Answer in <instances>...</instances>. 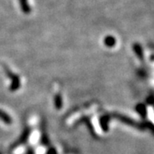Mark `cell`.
Segmentation results:
<instances>
[{
	"instance_id": "obj_1",
	"label": "cell",
	"mask_w": 154,
	"mask_h": 154,
	"mask_svg": "<svg viewBox=\"0 0 154 154\" xmlns=\"http://www.w3.org/2000/svg\"><path fill=\"white\" fill-rule=\"evenodd\" d=\"M31 133H32V129L30 128H25V129L23 130V132L21 134V136L20 138L17 140L14 143L11 145V146H10V150H14V149L17 148L18 146H22V144L26 143L27 142V140H28V138L30 136V134H31Z\"/></svg>"
},
{
	"instance_id": "obj_2",
	"label": "cell",
	"mask_w": 154,
	"mask_h": 154,
	"mask_svg": "<svg viewBox=\"0 0 154 154\" xmlns=\"http://www.w3.org/2000/svg\"><path fill=\"white\" fill-rule=\"evenodd\" d=\"M7 74H8V76L10 77L12 81L11 86H10V91L11 92H15V91H17L20 86H21V82H20V78L18 77V75H13L11 72L8 71L7 70Z\"/></svg>"
},
{
	"instance_id": "obj_3",
	"label": "cell",
	"mask_w": 154,
	"mask_h": 154,
	"mask_svg": "<svg viewBox=\"0 0 154 154\" xmlns=\"http://www.w3.org/2000/svg\"><path fill=\"white\" fill-rule=\"evenodd\" d=\"M110 116L109 115H103L99 118V125L104 132H108L109 130V121Z\"/></svg>"
},
{
	"instance_id": "obj_4",
	"label": "cell",
	"mask_w": 154,
	"mask_h": 154,
	"mask_svg": "<svg viewBox=\"0 0 154 154\" xmlns=\"http://www.w3.org/2000/svg\"><path fill=\"white\" fill-rule=\"evenodd\" d=\"M0 120L4 122L5 124H8V125L12 123V118L11 117V116L7 114L5 111L2 110L1 109H0Z\"/></svg>"
},
{
	"instance_id": "obj_5",
	"label": "cell",
	"mask_w": 154,
	"mask_h": 154,
	"mask_svg": "<svg viewBox=\"0 0 154 154\" xmlns=\"http://www.w3.org/2000/svg\"><path fill=\"white\" fill-rule=\"evenodd\" d=\"M54 105L57 110H61L63 107V98L60 94H57L54 97Z\"/></svg>"
},
{
	"instance_id": "obj_6",
	"label": "cell",
	"mask_w": 154,
	"mask_h": 154,
	"mask_svg": "<svg viewBox=\"0 0 154 154\" xmlns=\"http://www.w3.org/2000/svg\"><path fill=\"white\" fill-rule=\"evenodd\" d=\"M41 144L44 146H49L50 144H51L49 138H48V135L45 133H43L42 135H41Z\"/></svg>"
},
{
	"instance_id": "obj_7",
	"label": "cell",
	"mask_w": 154,
	"mask_h": 154,
	"mask_svg": "<svg viewBox=\"0 0 154 154\" xmlns=\"http://www.w3.org/2000/svg\"><path fill=\"white\" fill-rule=\"evenodd\" d=\"M105 43L108 46H112V45H115V38H112V37H108V38H105Z\"/></svg>"
},
{
	"instance_id": "obj_8",
	"label": "cell",
	"mask_w": 154,
	"mask_h": 154,
	"mask_svg": "<svg viewBox=\"0 0 154 154\" xmlns=\"http://www.w3.org/2000/svg\"><path fill=\"white\" fill-rule=\"evenodd\" d=\"M46 154H57V150H56L54 147H50L48 150H47V152H46Z\"/></svg>"
},
{
	"instance_id": "obj_9",
	"label": "cell",
	"mask_w": 154,
	"mask_h": 154,
	"mask_svg": "<svg viewBox=\"0 0 154 154\" xmlns=\"http://www.w3.org/2000/svg\"><path fill=\"white\" fill-rule=\"evenodd\" d=\"M27 154H35L34 153V152H33V148H28V151H27Z\"/></svg>"
},
{
	"instance_id": "obj_10",
	"label": "cell",
	"mask_w": 154,
	"mask_h": 154,
	"mask_svg": "<svg viewBox=\"0 0 154 154\" xmlns=\"http://www.w3.org/2000/svg\"><path fill=\"white\" fill-rule=\"evenodd\" d=\"M0 154H3V153H2V152H0Z\"/></svg>"
}]
</instances>
